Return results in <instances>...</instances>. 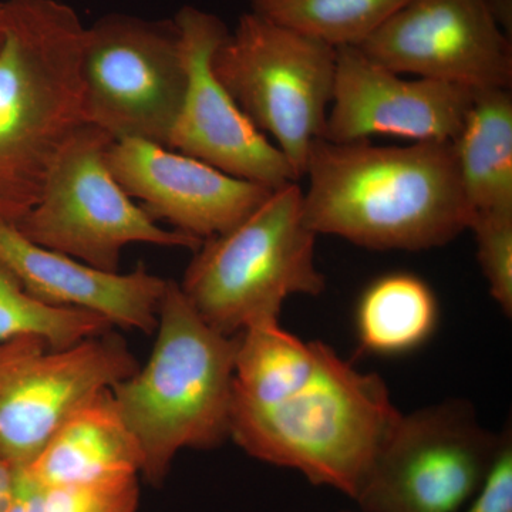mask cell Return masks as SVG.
Here are the masks:
<instances>
[{"mask_svg":"<svg viewBox=\"0 0 512 512\" xmlns=\"http://www.w3.org/2000/svg\"><path fill=\"white\" fill-rule=\"evenodd\" d=\"M402 414L382 377L279 320L238 335L229 437L251 457L356 500Z\"/></svg>","mask_w":512,"mask_h":512,"instance_id":"1","label":"cell"},{"mask_svg":"<svg viewBox=\"0 0 512 512\" xmlns=\"http://www.w3.org/2000/svg\"><path fill=\"white\" fill-rule=\"evenodd\" d=\"M305 177L308 227L373 251L444 247L473 222L453 141L383 147L318 140Z\"/></svg>","mask_w":512,"mask_h":512,"instance_id":"2","label":"cell"},{"mask_svg":"<svg viewBox=\"0 0 512 512\" xmlns=\"http://www.w3.org/2000/svg\"><path fill=\"white\" fill-rule=\"evenodd\" d=\"M86 28L62 0H5L0 45V221L18 227L50 168L86 123Z\"/></svg>","mask_w":512,"mask_h":512,"instance_id":"3","label":"cell"},{"mask_svg":"<svg viewBox=\"0 0 512 512\" xmlns=\"http://www.w3.org/2000/svg\"><path fill=\"white\" fill-rule=\"evenodd\" d=\"M150 359L111 387L143 453L141 474L160 485L184 448H214L229 437L238 336L211 328L177 282L158 308Z\"/></svg>","mask_w":512,"mask_h":512,"instance_id":"4","label":"cell"},{"mask_svg":"<svg viewBox=\"0 0 512 512\" xmlns=\"http://www.w3.org/2000/svg\"><path fill=\"white\" fill-rule=\"evenodd\" d=\"M316 238L303 218L301 187L286 184L237 227L204 239L178 285L211 328L238 335L279 320L289 296L325 291Z\"/></svg>","mask_w":512,"mask_h":512,"instance_id":"5","label":"cell"},{"mask_svg":"<svg viewBox=\"0 0 512 512\" xmlns=\"http://www.w3.org/2000/svg\"><path fill=\"white\" fill-rule=\"evenodd\" d=\"M212 70L245 116L301 180L322 140L335 86L336 49L248 12L212 57Z\"/></svg>","mask_w":512,"mask_h":512,"instance_id":"6","label":"cell"},{"mask_svg":"<svg viewBox=\"0 0 512 512\" xmlns=\"http://www.w3.org/2000/svg\"><path fill=\"white\" fill-rule=\"evenodd\" d=\"M114 138L84 123L67 140L50 168L42 194L18 228L29 241L107 272H120L130 244L200 247V239L161 228L124 191L107 154Z\"/></svg>","mask_w":512,"mask_h":512,"instance_id":"7","label":"cell"},{"mask_svg":"<svg viewBox=\"0 0 512 512\" xmlns=\"http://www.w3.org/2000/svg\"><path fill=\"white\" fill-rule=\"evenodd\" d=\"M82 79L86 123L168 147L187 89L174 20L113 13L87 26Z\"/></svg>","mask_w":512,"mask_h":512,"instance_id":"8","label":"cell"},{"mask_svg":"<svg viewBox=\"0 0 512 512\" xmlns=\"http://www.w3.org/2000/svg\"><path fill=\"white\" fill-rule=\"evenodd\" d=\"M503 437L463 400L402 414L355 501L363 512H458L480 490Z\"/></svg>","mask_w":512,"mask_h":512,"instance_id":"9","label":"cell"},{"mask_svg":"<svg viewBox=\"0 0 512 512\" xmlns=\"http://www.w3.org/2000/svg\"><path fill=\"white\" fill-rule=\"evenodd\" d=\"M138 367L113 330L63 349L35 335L0 342V456L28 467L64 421Z\"/></svg>","mask_w":512,"mask_h":512,"instance_id":"10","label":"cell"},{"mask_svg":"<svg viewBox=\"0 0 512 512\" xmlns=\"http://www.w3.org/2000/svg\"><path fill=\"white\" fill-rule=\"evenodd\" d=\"M173 20L187 89L168 147L271 190L298 183L282 151L245 116L212 70L215 50L229 32L225 23L194 6L178 10Z\"/></svg>","mask_w":512,"mask_h":512,"instance_id":"11","label":"cell"},{"mask_svg":"<svg viewBox=\"0 0 512 512\" xmlns=\"http://www.w3.org/2000/svg\"><path fill=\"white\" fill-rule=\"evenodd\" d=\"M359 49L394 73L511 89V39L488 0H407Z\"/></svg>","mask_w":512,"mask_h":512,"instance_id":"12","label":"cell"},{"mask_svg":"<svg viewBox=\"0 0 512 512\" xmlns=\"http://www.w3.org/2000/svg\"><path fill=\"white\" fill-rule=\"evenodd\" d=\"M474 90L440 80L402 79L359 47L336 49L335 86L322 140L373 136L454 141L473 106Z\"/></svg>","mask_w":512,"mask_h":512,"instance_id":"13","label":"cell"},{"mask_svg":"<svg viewBox=\"0 0 512 512\" xmlns=\"http://www.w3.org/2000/svg\"><path fill=\"white\" fill-rule=\"evenodd\" d=\"M107 161L117 183L154 220L200 241L237 227L274 191L137 138L113 141Z\"/></svg>","mask_w":512,"mask_h":512,"instance_id":"14","label":"cell"},{"mask_svg":"<svg viewBox=\"0 0 512 512\" xmlns=\"http://www.w3.org/2000/svg\"><path fill=\"white\" fill-rule=\"evenodd\" d=\"M0 262L26 292L47 305L96 313L113 328L157 329L167 279L138 265L128 274L107 272L40 247L18 228L0 221Z\"/></svg>","mask_w":512,"mask_h":512,"instance_id":"15","label":"cell"},{"mask_svg":"<svg viewBox=\"0 0 512 512\" xmlns=\"http://www.w3.org/2000/svg\"><path fill=\"white\" fill-rule=\"evenodd\" d=\"M143 463L136 437L106 389L64 421L23 474L47 490L138 476Z\"/></svg>","mask_w":512,"mask_h":512,"instance_id":"16","label":"cell"},{"mask_svg":"<svg viewBox=\"0 0 512 512\" xmlns=\"http://www.w3.org/2000/svg\"><path fill=\"white\" fill-rule=\"evenodd\" d=\"M453 144L474 217L512 212L510 89L476 90L473 106Z\"/></svg>","mask_w":512,"mask_h":512,"instance_id":"17","label":"cell"},{"mask_svg":"<svg viewBox=\"0 0 512 512\" xmlns=\"http://www.w3.org/2000/svg\"><path fill=\"white\" fill-rule=\"evenodd\" d=\"M439 303L429 285L407 272L380 276L357 305V335L363 348L397 355L419 348L434 332Z\"/></svg>","mask_w":512,"mask_h":512,"instance_id":"18","label":"cell"},{"mask_svg":"<svg viewBox=\"0 0 512 512\" xmlns=\"http://www.w3.org/2000/svg\"><path fill=\"white\" fill-rule=\"evenodd\" d=\"M407 0H249L251 12L326 45L360 47Z\"/></svg>","mask_w":512,"mask_h":512,"instance_id":"19","label":"cell"},{"mask_svg":"<svg viewBox=\"0 0 512 512\" xmlns=\"http://www.w3.org/2000/svg\"><path fill=\"white\" fill-rule=\"evenodd\" d=\"M113 329L96 313L37 301L0 262V342L35 335L63 349Z\"/></svg>","mask_w":512,"mask_h":512,"instance_id":"20","label":"cell"},{"mask_svg":"<svg viewBox=\"0 0 512 512\" xmlns=\"http://www.w3.org/2000/svg\"><path fill=\"white\" fill-rule=\"evenodd\" d=\"M477 258L494 301L512 313V212L480 214L471 222Z\"/></svg>","mask_w":512,"mask_h":512,"instance_id":"21","label":"cell"},{"mask_svg":"<svg viewBox=\"0 0 512 512\" xmlns=\"http://www.w3.org/2000/svg\"><path fill=\"white\" fill-rule=\"evenodd\" d=\"M138 476L42 488L43 512H137Z\"/></svg>","mask_w":512,"mask_h":512,"instance_id":"22","label":"cell"},{"mask_svg":"<svg viewBox=\"0 0 512 512\" xmlns=\"http://www.w3.org/2000/svg\"><path fill=\"white\" fill-rule=\"evenodd\" d=\"M466 512H512V436L504 431L503 443L480 490Z\"/></svg>","mask_w":512,"mask_h":512,"instance_id":"23","label":"cell"},{"mask_svg":"<svg viewBox=\"0 0 512 512\" xmlns=\"http://www.w3.org/2000/svg\"><path fill=\"white\" fill-rule=\"evenodd\" d=\"M20 470L8 458L0 456V512H9L20 484Z\"/></svg>","mask_w":512,"mask_h":512,"instance_id":"24","label":"cell"},{"mask_svg":"<svg viewBox=\"0 0 512 512\" xmlns=\"http://www.w3.org/2000/svg\"><path fill=\"white\" fill-rule=\"evenodd\" d=\"M5 35V0H0V45Z\"/></svg>","mask_w":512,"mask_h":512,"instance_id":"25","label":"cell"},{"mask_svg":"<svg viewBox=\"0 0 512 512\" xmlns=\"http://www.w3.org/2000/svg\"><path fill=\"white\" fill-rule=\"evenodd\" d=\"M340 512H350V511H340Z\"/></svg>","mask_w":512,"mask_h":512,"instance_id":"26","label":"cell"}]
</instances>
